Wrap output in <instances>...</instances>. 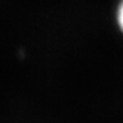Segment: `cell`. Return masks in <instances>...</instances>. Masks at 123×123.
<instances>
[{"label":"cell","instance_id":"6da1fadb","mask_svg":"<svg viewBox=\"0 0 123 123\" xmlns=\"http://www.w3.org/2000/svg\"><path fill=\"white\" fill-rule=\"evenodd\" d=\"M117 21H118V26L123 33V0H121L118 5V11H117Z\"/></svg>","mask_w":123,"mask_h":123}]
</instances>
